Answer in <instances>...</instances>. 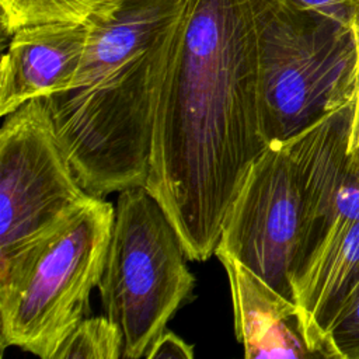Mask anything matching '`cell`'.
<instances>
[{
    "mask_svg": "<svg viewBox=\"0 0 359 359\" xmlns=\"http://www.w3.org/2000/svg\"><path fill=\"white\" fill-rule=\"evenodd\" d=\"M231 294L234 332L248 359L314 358L302 334L294 302L226 252H215Z\"/></svg>",
    "mask_w": 359,
    "mask_h": 359,
    "instance_id": "obj_10",
    "label": "cell"
},
{
    "mask_svg": "<svg viewBox=\"0 0 359 359\" xmlns=\"http://www.w3.org/2000/svg\"><path fill=\"white\" fill-rule=\"evenodd\" d=\"M302 230L303 199L294 165L282 142L269 143L231 202L215 252L231 255L294 302L292 275Z\"/></svg>",
    "mask_w": 359,
    "mask_h": 359,
    "instance_id": "obj_7",
    "label": "cell"
},
{
    "mask_svg": "<svg viewBox=\"0 0 359 359\" xmlns=\"http://www.w3.org/2000/svg\"><path fill=\"white\" fill-rule=\"evenodd\" d=\"M87 24H41L15 31L0 66V115L67 90L80 67Z\"/></svg>",
    "mask_w": 359,
    "mask_h": 359,
    "instance_id": "obj_8",
    "label": "cell"
},
{
    "mask_svg": "<svg viewBox=\"0 0 359 359\" xmlns=\"http://www.w3.org/2000/svg\"><path fill=\"white\" fill-rule=\"evenodd\" d=\"M123 353V334L107 314L84 317L53 359H119Z\"/></svg>",
    "mask_w": 359,
    "mask_h": 359,
    "instance_id": "obj_12",
    "label": "cell"
},
{
    "mask_svg": "<svg viewBox=\"0 0 359 359\" xmlns=\"http://www.w3.org/2000/svg\"><path fill=\"white\" fill-rule=\"evenodd\" d=\"M180 236L144 187L119 192L98 290L123 334L122 358H144L194 287Z\"/></svg>",
    "mask_w": 359,
    "mask_h": 359,
    "instance_id": "obj_5",
    "label": "cell"
},
{
    "mask_svg": "<svg viewBox=\"0 0 359 359\" xmlns=\"http://www.w3.org/2000/svg\"><path fill=\"white\" fill-rule=\"evenodd\" d=\"M185 0H109L86 22L72 86L43 98L87 194L144 187L161 86Z\"/></svg>",
    "mask_w": 359,
    "mask_h": 359,
    "instance_id": "obj_2",
    "label": "cell"
},
{
    "mask_svg": "<svg viewBox=\"0 0 359 359\" xmlns=\"http://www.w3.org/2000/svg\"><path fill=\"white\" fill-rule=\"evenodd\" d=\"M261 129L252 0H185L154 115L144 188L191 261L215 254Z\"/></svg>",
    "mask_w": 359,
    "mask_h": 359,
    "instance_id": "obj_1",
    "label": "cell"
},
{
    "mask_svg": "<svg viewBox=\"0 0 359 359\" xmlns=\"http://www.w3.org/2000/svg\"><path fill=\"white\" fill-rule=\"evenodd\" d=\"M321 358L359 359V276L331 320Z\"/></svg>",
    "mask_w": 359,
    "mask_h": 359,
    "instance_id": "obj_13",
    "label": "cell"
},
{
    "mask_svg": "<svg viewBox=\"0 0 359 359\" xmlns=\"http://www.w3.org/2000/svg\"><path fill=\"white\" fill-rule=\"evenodd\" d=\"M109 0H0L6 35L41 24H84Z\"/></svg>",
    "mask_w": 359,
    "mask_h": 359,
    "instance_id": "obj_11",
    "label": "cell"
},
{
    "mask_svg": "<svg viewBox=\"0 0 359 359\" xmlns=\"http://www.w3.org/2000/svg\"><path fill=\"white\" fill-rule=\"evenodd\" d=\"M358 34V45H359V21L356 24ZM348 154L352 161L359 167V57H358V77H356V88L352 101V119H351V132L348 140Z\"/></svg>",
    "mask_w": 359,
    "mask_h": 359,
    "instance_id": "obj_16",
    "label": "cell"
},
{
    "mask_svg": "<svg viewBox=\"0 0 359 359\" xmlns=\"http://www.w3.org/2000/svg\"><path fill=\"white\" fill-rule=\"evenodd\" d=\"M147 359H191L194 348L170 330H164L149 346Z\"/></svg>",
    "mask_w": 359,
    "mask_h": 359,
    "instance_id": "obj_14",
    "label": "cell"
},
{
    "mask_svg": "<svg viewBox=\"0 0 359 359\" xmlns=\"http://www.w3.org/2000/svg\"><path fill=\"white\" fill-rule=\"evenodd\" d=\"M261 129L266 144L296 136L353 101L356 28L294 0H252Z\"/></svg>",
    "mask_w": 359,
    "mask_h": 359,
    "instance_id": "obj_3",
    "label": "cell"
},
{
    "mask_svg": "<svg viewBox=\"0 0 359 359\" xmlns=\"http://www.w3.org/2000/svg\"><path fill=\"white\" fill-rule=\"evenodd\" d=\"M356 27L359 21V0H294Z\"/></svg>",
    "mask_w": 359,
    "mask_h": 359,
    "instance_id": "obj_15",
    "label": "cell"
},
{
    "mask_svg": "<svg viewBox=\"0 0 359 359\" xmlns=\"http://www.w3.org/2000/svg\"><path fill=\"white\" fill-rule=\"evenodd\" d=\"M115 208L90 196L32 251L0 266L1 346L53 359L87 317L101 280Z\"/></svg>",
    "mask_w": 359,
    "mask_h": 359,
    "instance_id": "obj_4",
    "label": "cell"
},
{
    "mask_svg": "<svg viewBox=\"0 0 359 359\" xmlns=\"http://www.w3.org/2000/svg\"><path fill=\"white\" fill-rule=\"evenodd\" d=\"M91 195L70 165L45 100L4 116L0 129V266L24 257Z\"/></svg>",
    "mask_w": 359,
    "mask_h": 359,
    "instance_id": "obj_6",
    "label": "cell"
},
{
    "mask_svg": "<svg viewBox=\"0 0 359 359\" xmlns=\"http://www.w3.org/2000/svg\"><path fill=\"white\" fill-rule=\"evenodd\" d=\"M358 276L359 201L330 226L292 279L302 334L314 356H321L331 320Z\"/></svg>",
    "mask_w": 359,
    "mask_h": 359,
    "instance_id": "obj_9",
    "label": "cell"
}]
</instances>
